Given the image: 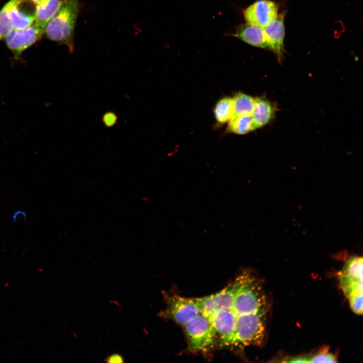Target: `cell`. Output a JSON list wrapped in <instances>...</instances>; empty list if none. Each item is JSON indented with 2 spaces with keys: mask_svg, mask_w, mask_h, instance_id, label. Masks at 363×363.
Instances as JSON below:
<instances>
[{
  "mask_svg": "<svg viewBox=\"0 0 363 363\" xmlns=\"http://www.w3.org/2000/svg\"><path fill=\"white\" fill-rule=\"evenodd\" d=\"M102 121L106 126L112 127L116 123L117 116L113 112H106L103 116Z\"/></svg>",
  "mask_w": 363,
  "mask_h": 363,
  "instance_id": "e0dca14e",
  "label": "cell"
},
{
  "mask_svg": "<svg viewBox=\"0 0 363 363\" xmlns=\"http://www.w3.org/2000/svg\"><path fill=\"white\" fill-rule=\"evenodd\" d=\"M164 299L166 308L161 312V317L171 319L182 326L201 313L197 297H185L172 293L165 294Z\"/></svg>",
  "mask_w": 363,
  "mask_h": 363,
  "instance_id": "277c9868",
  "label": "cell"
},
{
  "mask_svg": "<svg viewBox=\"0 0 363 363\" xmlns=\"http://www.w3.org/2000/svg\"><path fill=\"white\" fill-rule=\"evenodd\" d=\"M362 258L352 256L346 260L339 272V285L349 302L362 298Z\"/></svg>",
  "mask_w": 363,
  "mask_h": 363,
  "instance_id": "3957f363",
  "label": "cell"
},
{
  "mask_svg": "<svg viewBox=\"0 0 363 363\" xmlns=\"http://www.w3.org/2000/svg\"><path fill=\"white\" fill-rule=\"evenodd\" d=\"M105 361L110 363H121L124 362V359L121 354L113 353L107 356L105 358Z\"/></svg>",
  "mask_w": 363,
  "mask_h": 363,
  "instance_id": "ac0fdd59",
  "label": "cell"
},
{
  "mask_svg": "<svg viewBox=\"0 0 363 363\" xmlns=\"http://www.w3.org/2000/svg\"><path fill=\"white\" fill-rule=\"evenodd\" d=\"M227 130L238 135H244L254 130L251 114L233 116L228 122Z\"/></svg>",
  "mask_w": 363,
  "mask_h": 363,
  "instance_id": "7c38bea8",
  "label": "cell"
},
{
  "mask_svg": "<svg viewBox=\"0 0 363 363\" xmlns=\"http://www.w3.org/2000/svg\"><path fill=\"white\" fill-rule=\"evenodd\" d=\"M309 356H298L288 358L287 362H309Z\"/></svg>",
  "mask_w": 363,
  "mask_h": 363,
  "instance_id": "d6986e66",
  "label": "cell"
},
{
  "mask_svg": "<svg viewBox=\"0 0 363 363\" xmlns=\"http://www.w3.org/2000/svg\"><path fill=\"white\" fill-rule=\"evenodd\" d=\"M6 4L9 16L14 29H24L34 22L35 12L24 11L22 8L21 0H11Z\"/></svg>",
  "mask_w": 363,
  "mask_h": 363,
  "instance_id": "ba28073f",
  "label": "cell"
},
{
  "mask_svg": "<svg viewBox=\"0 0 363 363\" xmlns=\"http://www.w3.org/2000/svg\"><path fill=\"white\" fill-rule=\"evenodd\" d=\"M234 35L253 46L268 48L263 28L247 23L239 26Z\"/></svg>",
  "mask_w": 363,
  "mask_h": 363,
  "instance_id": "9c48e42d",
  "label": "cell"
},
{
  "mask_svg": "<svg viewBox=\"0 0 363 363\" xmlns=\"http://www.w3.org/2000/svg\"><path fill=\"white\" fill-rule=\"evenodd\" d=\"M27 1H29V2H31V3H32L34 4V5H36V4H37L38 3H39V2L40 1H41V0H27Z\"/></svg>",
  "mask_w": 363,
  "mask_h": 363,
  "instance_id": "ffe728a7",
  "label": "cell"
},
{
  "mask_svg": "<svg viewBox=\"0 0 363 363\" xmlns=\"http://www.w3.org/2000/svg\"><path fill=\"white\" fill-rule=\"evenodd\" d=\"M63 0H41L35 5L34 23L46 27L59 10Z\"/></svg>",
  "mask_w": 363,
  "mask_h": 363,
  "instance_id": "8fae6325",
  "label": "cell"
},
{
  "mask_svg": "<svg viewBox=\"0 0 363 363\" xmlns=\"http://www.w3.org/2000/svg\"><path fill=\"white\" fill-rule=\"evenodd\" d=\"M190 351L205 353L216 346V334L208 319L201 313L183 326Z\"/></svg>",
  "mask_w": 363,
  "mask_h": 363,
  "instance_id": "7a4b0ae2",
  "label": "cell"
},
{
  "mask_svg": "<svg viewBox=\"0 0 363 363\" xmlns=\"http://www.w3.org/2000/svg\"><path fill=\"white\" fill-rule=\"evenodd\" d=\"M268 48L272 50L279 60L284 50L285 27L284 16L281 15L263 28Z\"/></svg>",
  "mask_w": 363,
  "mask_h": 363,
  "instance_id": "52a82bcc",
  "label": "cell"
},
{
  "mask_svg": "<svg viewBox=\"0 0 363 363\" xmlns=\"http://www.w3.org/2000/svg\"><path fill=\"white\" fill-rule=\"evenodd\" d=\"M275 108L268 100L262 98H256L251 113L254 130L267 124L274 117Z\"/></svg>",
  "mask_w": 363,
  "mask_h": 363,
  "instance_id": "30bf717a",
  "label": "cell"
},
{
  "mask_svg": "<svg viewBox=\"0 0 363 363\" xmlns=\"http://www.w3.org/2000/svg\"><path fill=\"white\" fill-rule=\"evenodd\" d=\"M335 362L336 358L327 351H321L309 357V362Z\"/></svg>",
  "mask_w": 363,
  "mask_h": 363,
  "instance_id": "2e32d148",
  "label": "cell"
},
{
  "mask_svg": "<svg viewBox=\"0 0 363 363\" xmlns=\"http://www.w3.org/2000/svg\"><path fill=\"white\" fill-rule=\"evenodd\" d=\"M233 115L251 114L255 98L243 93H238L232 98Z\"/></svg>",
  "mask_w": 363,
  "mask_h": 363,
  "instance_id": "5bb4252c",
  "label": "cell"
},
{
  "mask_svg": "<svg viewBox=\"0 0 363 363\" xmlns=\"http://www.w3.org/2000/svg\"><path fill=\"white\" fill-rule=\"evenodd\" d=\"M214 112L218 123L223 124L228 122L233 115L232 98L224 97L219 100L214 108Z\"/></svg>",
  "mask_w": 363,
  "mask_h": 363,
  "instance_id": "4fadbf2b",
  "label": "cell"
},
{
  "mask_svg": "<svg viewBox=\"0 0 363 363\" xmlns=\"http://www.w3.org/2000/svg\"><path fill=\"white\" fill-rule=\"evenodd\" d=\"M45 30V27L34 22L24 29H14L5 39L6 45L13 52L15 59L20 60L22 52L39 40Z\"/></svg>",
  "mask_w": 363,
  "mask_h": 363,
  "instance_id": "5b68a950",
  "label": "cell"
},
{
  "mask_svg": "<svg viewBox=\"0 0 363 363\" xmlns=\"http://www.w3.org/2000/svg\"><path fill=\"white\" fill-rule=\"evenodd\" d=\"M13 29L6 4L0 10V40L6 38Z\"/></svg>",
  "mask_w": 363,
  "mask_h": 363,
  "instance_id": "9a60e30c",
  "label": "cell"
},
{
  "mask_svg": "<svg viewBox=\"0 0 363 363\" xmlns=\"http://www.w3.org/2000/svg\"><path fill=\"white\" fill-rule=\"evenodd\" d=\"M278 6L271 0H258L243 11L247 23L265 27L278 17Z\"/></svg>",
  "mask_w": 363,
  "mask_h": 363,
  "instance_id": "8992f818",
  "label": "cell"
},
{
  "mask_svg": "<svg viewBox=\"0 0 363 363\" xmlns=\"http://www.w3.org/2000/svg\"><path fill=\"white\" fill-rule=\"evenodd\" d=\"M80 0H63L58 11L48 23L44 33L50 40L74 48V30L81 9Z\"/></svg>",
  "mask_w": 363,
  "mask_h": 363,
  "instance_id": "6da1fadb",
  "label": "cell"
}]
</instances>
